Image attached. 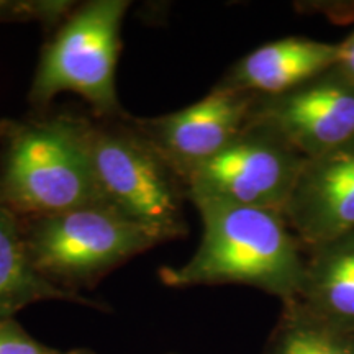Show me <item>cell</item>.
I'll use <instances>...</instances> for the list:
<instances>
[{
    "label": "cell",
    "mask_w": 354,
    "mask_h": 354,
    "mask_svg": "<svg viewBox=\"0 0 354 354\" xmlns=\"http://www.w3.org/2000/svg\"><path fill=\"white\" fill-rule=\"evenodd\" d=\"M266 354H354V333L318 320L287 304Z\"/></svg>",
    "instance_id": "13"
},
{
    "label": "cell",
    "mask_w": 354,
    "mask_h": 354,
    "mask_svg": "<svg viewBox=\"0 0 354 354\" xmlns=\"http://www.w3.org/2000/svg\"><path fill=\"white\" fill-rule=\"evenodd\" d=\"M305 158L272 128L250 120L218 154L184 177L189 202L209 198L282 214Z\"/></svg>",
    "instance_id": "6"
},
{
    "label": "cell",
    "mask_w": 354,
    "mask_h": 354,
    "mask_svg": "<svg viewBox=\"0 0 354 354\" xmlns=\"http://www.w3.org/2000/svg\"><path fill=\"white\" fill-rule=\"evenodd\" d=\"M202 220L201 245L179 268L159 269L167 287L240 284L295 302L305 277L302 245L284 215L233 203L192 201Z\"/></svg>",
    "instance_id": "1"
},
{
    "label": "cell",
    "mask_w": 354,
    "mask_h": 354,
    "mask_svg": "<svg viewBox=\"0 0 354 354\" xmlns=\"http://www.w3.org/2000/svg\"><path fill=\"white\" fill-rule=\"evenodd\" d=\"M251 120L272 128L305 159L354 145V81L331 68L286 94L258 97Z\"/></svg>",
    "instance_id": "7"
},
{
    "label": "cell",
    "mask_w": 354,
    "mask_h": 354,
    "mask_svg": "<svg viewBox=\"0 0 354 354\" xmlns=\"http://www.w3.org/2000/svg\"><path fill=\"white\" fill-rule=\"evenodd\" d=\"M91 117L0 122V205L20 218L104 203L88 151Z\"/></svg>",
    "instance_id": "2"
},
{
    "label": "cell",
    "mask_w": 354,
    "mask_h": 354,
    "mask_svg": "<svg viewBox=\"0 0 354 354\" xmlns=\"http://www.w3.org/2000/svg\"><path fill=\"white\" fill-rule=\"evenodd\" d=\"M21 232L37 271L69 292L97 284L127 261L161 245L148 230L104 203L21 218Z\"/></svg>",
    "instance_id": "5"
},
{
    "label": "cell",
    "mask_w": 354,
    "mask_h": 354,
    "mask_svg": "<svg viewBox=\"0 0 354 354\" xmlns=\"http://www.w3.org/2000/svg\"><path fill=\"white\" fill-rule=\"evenodd\" d=\"M73 2H7L0 0V21H41L46 26L59 25L73 12Z\"/></svg>",
    "instance_id": "14"
},
{
    "label": "cell",
    "mask_w": 354,
    "mask_h": 354,
    "mask_svg": "<svg viewBox=\"0 0 354 354\" xmlns=\"http://www.w3.org/2000/svg\"><path fill=\"white\" fill-rule=\"evenodd\" d=\"M0 354H56L37 342L15 318H0Z\"/></svg>",
    "instance_id": "15"
},
{
    "label": "cell",
    "mask_w": 354,
    "mask_h": 354,
    "mask_svg": "<svg viewBox=\"0 0 354 354\" xmlns=\"http://www.w3.org/2000/svg\"><path fill=\"white\" fill-rule=\"evenodd\" d=\"M254 102L250 92L216 84L189 107L151 118L135 117V123L184 180L245 130Z\"/></svg>",
    "instance_id": "8"
},
{
    "label": "cell",
    "mask_w": 354,
    "mask_h": 354,
    "mask_svg": "<svg viewBox=\"0 0 354 354\" xmlns=\"http://www.w3.org/2000/svg\"><path fill=\"white\" fill-rule=\"evenodd\" d=\"M56 354H61V353H56ZM63 354H94V353L87 351V349H74V351H69V353H63Z\"/></svg>",
    "instance_id": "17"
},
{
    "label": "cell",
    "mask_w": 354,
    "mask_h": 354,
    "mask_svg": "<svg viewBox=\"0 0 354 354\" xmlns=\"http://www.w3.org/2000/svg\"><path fill=\"white\" fill-rule=\"evenodd\" d=\"M339 46L289 37L261 44L236 61L218 84L258 97L286 94L335 68Z\"/></svg>",
    "instance_id": "10"
},
{
    "label": "cell",
    "mask_w": 354,
    "mask_h": 354,
    "mask_svg": "<svg viewBox=\"0 0 354 354\" xmlns=\"http://www.w3.org/2000/svg\"><path fill=\"white\" fill-rule=\"evenodd\" d=\"M292 304L354 333V232L308 250L302 290Z\"/></svg>",
    "instance_id": "11"
},
{
    "label": "cell",
    "mask_w": 354,
    "mask_h": 354,
    "mask_svg": "<svg viewBox=\"0 0 354 354\" xmlns=\"http://www.w3.org/2000/svg\"><path fill=\"white\" fill-rule=\"evenodd\" d=\"M128 7L125 0H92L73 8L43 48L28 94L35 107L74 92L94 117L127 113L117 95V63Z\"/></svg>",
    "instance_id": "4"
},
{
    "label": "cell",
    "mask_w": 354,
    "mask_h": 354,
    "mask_svg": "<svg viewBox=\"0 0 354 354\" xmlns=\"http://www.w3.org/2000/svg\"><path fill=\"white\" fill-rule=\"evenodd\" d=\"M282 215L307 250L354 232V145L305 159Z\"/></svg>",
    "instance_id": "9"
},
{
    "label": "cell",
    "mask_w": 354,
    "mask_h": 354,
    "mask_svg": "<svg viewBox=\"0 0 354 354\" xmlns=\"http://www.w3.org/2000/svg\"><path fill=\"white\" fill-rule=\"evenodd\" d=\"M88 151L105 205L161 243L187 234L184 180L140 131L135 117H91Z\"/></svg>",
    "instance_id": "3"
},
{
    "label": "cell",
    "mask_w": 354,
    "mask_h": 354,
    "mask_svg": "<svg viewBox=\"0 0 354 354\" xmlns=\"http://www.w3.org/2000/svg\"><path fill=\"white\" fill-rule=\"evenodd\" d=\"M43 300L99 307L77 292L55 286L37 271L21 232V218L0 205V318H13L17 312Z\"/></svg>",
    "instance_id": "12"
},
{
    "label": "cell",
    "mask_w": 354,
    "mask_h": 354,
    "mask_svg": "<svg viewBox=\"0 0 354 354\" xmlns=\"http://www.w3.org/2000/svg\"><path fill=\"white\" fill-rule=\"evenodd\" d=\"M339 55H338V68L344 76H348L351 81H354V33L344 39L343 43H338Z\"/></svg>",
    "instance_id": "16"
}]
</instances>
